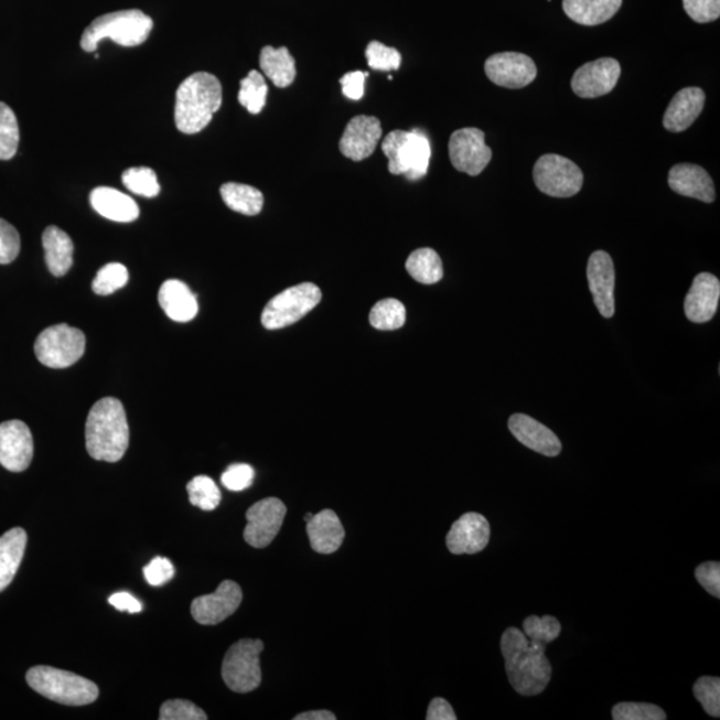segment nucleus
<instances>
[{
  "instance_id": "obj_33",
  "label": "nucleus",
  "mask_w": 720,
  "mask_h": 720,
  "mask_svg": "<svg viewBox=\"0 0 720 720\" xmlns=\"http://www.w3.org/2000/svg\"><path fill=\"white\" fill-rule=\"evenodd\" d=\"M369 323L382 331H393L405 326L406 308L398 299L387 298L374 305L369 312Z\"/></svg>"
},
{
  "instance_id": "obj_22",
  "label": "nucleus",
  "mask_w": 720,
  "mask_h": 720,
  "mask_svg": "<svg viewBox=\"0 0 720 720\" xmlns=\"http://www.w3.org/2000/svg\"><path fill=\"white\" fill-rule=\"evenodd\" d=\"M668 186L679 195L705 203L716 201V186L709 172L698 164L679 163L668 172Z\"/></svg>"
},
{
  "instance_id": "obj_27",
  "label": "nucleus",
  "mask_w": 720,
  "mask_h": 720,
  "mask_svg": "<svg viewBox=\"0 0 720 720\" xmlns=\"http://www.w3.org/2000/svg\"><path fill=\"white\" fill-rule=\"evenodd\" d=\"M42 244L44 258L54 277H65L73 266L74 245L72 238L60 227L44 229Z\"/></svg>"
},
{
  "instance_id": "obj_36",
  "label": "nucleus",
  "mask_w": 720,
  "mask_h": 720,
  "mask_svg": "<svg viewBox=\"0 0 720 720\" xmlns=\"http://www.w3.org/2000/svg\"><path fill=\"white\" fill-rule=\"evenodd\" d=\"M19 144V126L14 111L0 101V161L14 158Z\"/></svg>"
},
{
  "instance_id": "obj_35",
  "label": "nucleus",
  "mask_w": 720,
  "mask_h": 720,
  "mask_svg": "<svg viewBox=\"0 0 720 720\" xmlns=\"http://www.w3.org/2000/svg\"><path fill=\"white\" fill-rule=\"evenodd\" d=\"M187 493L191 505L203 509V512H213L221 505V490L212 477L206 475L195 476L187 484Z\"/></svg>"
},
{
  "instance_id": "obj_44",
  "label": "nucleus",
  "mask_w": 720,
  "mask_h": 720,
  "mask_svg": "<svg viewBox=\"0 0 720 720\" xmlns=\"http://www.w3.org/2000/svg\"><path fill=\"white\" fill-rule=\"evenodd\" d=\"M255 471L250 464L237 463L229 466L225 473L222 474L221 481L223 486L229 492H244V490L251 487L254 482Z\"/></svg>"
},
{
  "instance_id": "obj_24",
  "label": "nucleus",
  "mask_w": 720,
  "mask_h": 720,
  "mask_svg": "<svg viewBox=\"0 0 720 720\" xmlns=\"http://www.w3.org/2000/svg\"><path fill=\"white\" fill-rule=\"evenodd\" d=\"M312 550L320 554H333L341 549L344 540V527L333 509H322L312 516L305 526Z\"/></svg>"
},
{
  "instance_id": "obj_12",
  "label": "nucleus",
  "mask_w": 720,
  "mask_h": 720,
  "mask_svg": "<svg viewBox=\"0 0 720 720\" xmlns=\"http://www.w3.org/2000/svg\"><path fill=\"white\" fill-rule=\"evenodd\" d=\"M287 508L278 498H266L247 509V526L244 537L254 549H265L271 545L282 528Z\"/></svg>"
},
{
  "instance_id": "obj_7",
  "label": "nucleus",
  "mask_w": 720,
  "mask_h": 720,
  "mask_svg": "<svg viewBox=\"0 0 720 720\" xmlns=\"http://www.w3.org/2000/svg\"><path fill=\"white\" fill-rule=\"evenodd\" d=\"M265 648L259 640H240L228 648L222 665V678L229 690L247 694L262 684L259 656Z\"/></svg>"
},
{
  "instance_id": "obj_3",
  "label": "nucleus",
  "mask_w": 720,
  "mask_h": 720,
  "mask_svg": "<svg viewBox=\"0 0 720 720\" xmlns=\"http://www.w3.org/2000/svg\"><path fill=\"white\" fill-rule=\"evenodd\" d=\"M222 106V85L215 75L195 73L176 92L175 125L183 133L201 132Z\"/></svg>"
},
{
  "instance_id": "obj_21",
  "label": "nucleus",
  "mask_w": 720,
  "mask_h": 720,
  "mask_svg": "<svg viewBox=\"0 0 720 720\" xmlns=\"http://www.w3.org/2000/svg\"><path fill=\"white\" fill-rule=\"evenodd\" d=\"M720 298V282L716 276L702 272L694 279L686 297L685 312L688 321L706 323L716 316Z\"/></svg>"
},
{
  "instance_id": "obj_40",
  "label": "nucleus",
  "mask_w": 720,
  "mask_h": 720,
  "mask_svg": "<svg viewBox=\"0 0 720 720\" xmlns=\"http://www.w3.org/2000/svg\"><path fill=\"white\" fill-rule=\"evenodd\" d=\"M368 67L377 72H391L398 69L401 55L397 49L387 47L384 43L374 41L366 49Z\"/></svg>"
},
{
  "instance_id": "obj_43",
  "label": "nucleus",
  "mask_w": 720,
  "mask_h": 720,
  "mask_svg": "<svg viewBox=\"0 0 720 720\" xmlns=\"http://www.w3.org/2000/svg\"><path fill=\"white\" fill-rule=\"evenodd\" d=\"M21 251V237L14 226L0 219V265L14 262Z\"/></svg>"
},
{
  "instance_id": "obj_51",
  "label": "nucleus",
  "mask_w": 720,
  "mask_h": 720,
  "mask_svg": "<svg viewBox=\"0 0 720 720\" xmlns=\"http://www.w3.org/2000/svg\"><path fill=\"white\" fill-rule=\"evenodd\" d=\"M336 717L333 712L327 710H315L298 713L294 720H335Z\"/></svg>"
},
{
  "instance_id": "obj_16",
  "label": "nucleus",
  "mask_w": 720,
  "mask_h": 720,
  "mask_svg": "<svg viewBox=\"0 0 720 720\" xmlns=\"http://www.w3.org/2000/svg\"><path fill=\"white\" fill-rule=\"evenodd\" d=\"M240 585L234 581H223L214 594L202 595L191 603V615L203 626H215L232 616L240 606Z\"/></svg>"
},
{
  "instance_id": "obj_10",
  "label": "nucleus",
  "mask_w": 720,
  "mask_h": 720,
  "mask_svg": "<svg viewBox=\"0 0 720 720\" xmlns=\"http://www.w3.org/2000/svg\"><path fill=\"white\" fill-rule=\"evenodd\" d=\"M534 182L541 193L552 197H571L583 186V172L562 155L546 154L534 165Z\"/></svg>"
},
{
  "instance_id": "obj_5",
  "label": "nucleus",
  "mask_w": 720,
  "mask_h": 720,
  "mask_svg": "<svg viewBox=\"0 0 720 720\" xmlns=\"http://www.w3.org/2000/svg\"><path fill=\"white\" fill-rule=\"evenodd\" d=\"M31 688L42 697L66 706L92 705L99 697L94 681L50 666H36L25 674Z\"/></svg>"
},
{
  "instance_id": "obj_8",
  "label": "nucleus",
  "mask_w": 720,
  "mask_h": 720,
  "mask_svg": "<svg viewBox=\"0 0 720 720\" xmlns=\"http://www.w3.org/2000/svg\"><path fill=\"white\" fill-rule=\"evenodd\" d=\"M322 301V291L314 283L290 287L273 297L262 312V324L267 330L291 326L308 315Z\"/></svg>"
},
{
  "instance_id": "obj_1",
  "label": "nucleus",
  "mask_w": 720,
  "mask_h": 720,
  "mask_svg": "<svg viewBox=\"0 0 720 720\" xmlns=\"http://www.w3.org/2000/svg\"><path fill=\"white\" fill-rule=\"evenodd\" d=\"M562 631L556 616L531 615L524 621V631L509 627L503 633L501 649L505 658L509 685L524 697H535L546 690L552 667L546 647Z\"/></svg>"
},
{
  "instance_id": "obj_15",
  "label": "nucleus",
  "mask_w": 720,
  "mask_h": 720,
  "mask_svg": "<svg viewBox=\"0 0 720 720\" xmlns=\"http://www.w3.org/2000/svg\"><path fill=\"white\" fill-rule=\"evenodd\" d=\"M34 456V439L22 420L0 425V464L12 473L28 470Z\"/></svg>"
},
{
  "instance_id": "obj_45",
  "label": "nucleus",
  "mask_w": 720,
  "mask_h": 720,
  "mask_svg": "<svg viewBox=\"0 0 720 720\" xmlns=\"http://www.w3.org/2000/svg\"><path fill=\"white\" fill-rule=\"evenodd\" d=\"M684 8L697 23H710L720 17V0H684Z\"/></svg>"
},
{
  "instance_id": "obj_25",
  "label": "nucleus",
  "mask_w": 720,
  "mask_h": 720,
  "mask_svg": "<svg viewBox=\"0 0 720 720\" xmlns=\"http://www.w3.org/2000/svg\"><path fill=\"white\" fill-rule=\"evenodd\" d=\"M159 304L170 320L186 323L193 321L200 311L196 297L186 283L178 279L165 280L159 290Z\"/></svg>"
},
{
  "instance_id": "obj_4",
  "label": "nucleus",
  "mask_w": 720,
  "mask_h": 720,
  "mask_svg": "<svg viewBox=\"0 0 720 720\" xmlns=\"http://www.w3.org/2000/svg\"><path fill=\"white\" fill-rule=\"evenodd\" d=\"M154 22L140 10H125L101 15L88 25L82 35L80 46L95 53L98 43L111 40L123 47H137L148 41Z\"/></svg>"
},
{
  "instance_id": "obj_42",
  "label": "nucleus",
  "mask_w": 720,
  "mask_h": 720,
  "mask_svg": "<svg viewBox=\"0 0 720 720\" xmlns=\"http://www.w3.org/2000/svg\"><path fill=\"white\" fill-rule=\"evenodd\" d=\"M161 720H206V712L190 700L172 699L164 702L159 712Z\"/></svg>"
},
{
  "instance_id": "obj_39",
  "label": "nucleus",
  "mask_w": 720,
  "mask_h": 720,
  "mask_svg": "<svg viewBox=\"0 0 720 720\" xmlns=\"http://www.w3.org/2000/svg\"><path fill=\"white\" fill-rule=\"evenodd\" d=\"M692 691L710 717H720V679L718 677L699 678L694 685Z\"/></svg>"
},
{
  "instance_id": "obj_29",
  "label": "nucleus",
  "mask_w": 720,
  "mask_h": 720,
  "mask_svg": "<svg viewBox=\"0 0 720 720\" xmlns=\"http://www.w3.org/2000/svg\"><path fill=\"white\" fill-rule=\"evenodd\" d=\"M622 0H563V11L571 21L582 25L606 23L620 11Z\"/></svg>"
},
{
  "instance_id": "obj_41",
  "label": "nucleus",
  "mask_w": 720,
  "mask_h": 720,
  "mask_svg": "<svg viewBox=\"0 0 720 720\" xmlns=\"http://www.w3.org/2000/svg\"><path fill=\"white\" fill-rule=\"evenodd\" d=\"M666 712L659 706L649 703H617L613 709L615 720H665Z\"/></svg>"
},
{
  "instance_id": "obj_19",
  "label": "nucleus",
  "mask_w": 720,
  "mask_h": 720,
  "mask_svg": "<svg viewBox=\"0 0 720 720\" xmlns=\"http://www.w3.org/2000/svg\"><path fill=\"white\" fill-rule=\"evenodd\" d=\"M490 524L483 515L468 513L461 516L445 538V545L454 556L481 552L486 549L490 541Z\"/></svg>"
},
{
  "instance_id": "obj_50",
  "label": "nucleus",
  "mask_w": 720,
  "mask_h": 720,
  "mask_svg": "<svg viewBox=\"0 0 720 720\" xmlns=\"http://www.w3.org/2000/svg\"><path fill=\"white\" fill-rule=\"evenodd\" d=\"M108 602L119 611H127L130 614H138L143 610L142 603L133 598L129 592H117L108 599Z\"/></svg>"
},
{
  "instance_id": "obj_20",
  "label": "nucleus",
  "mask_w": 720,
  "mask_h": 720,
  "mask_svg": "<svg viewBox=\"0 0 720 720\" xmlns=\"http://www.w3.org/2000/svg\"><path fill=\"white\" fill-rule=\"evenodd\" d=\"M508 430L526 445L527 449L539 452L545 456H558L562 451V442L554 432L526 413H514L508 419Z\"/></svg>"
},
{
  "instance_id": "obj_6",
  "label": "nucleus",
  "mask_w": 720,
  "mask_h": 720,
  "mask_svg": "<svg viewBox=\"0 0 720 720\" xmlns=\"http://www.w3.org/2000/svg\"><path fill=\"white\" fill-rule=\"evenodd\" d=\"M382 150L388 159V171L394 175H406L409 181H419L429 171L431 146L420 130H395L388 133Z\"/></svg>"
},
{
  "instance_id": "obj_18",
  "label": "nucleus",
  "mask_w": 720,
  "mask_h": 720,
  "mask_svg": "<svg viewBox=\"0 0 720 720\" xmlns=\"http://www.w3.org/2000/svg\"><path fill=\"white\" fill-rule=\"evenodd\" d=\"M382 138L380 120L367 115H359L350 120L340 142L344 157L354 162L365 161L374 154Z\"/></svg>"
},
{
  "instance_id": "obj_2",
  "label": "nucleus",
  "mask_w": 720,
  "mask_h": 720,
  "mask_svg": "<svg viewBox=\"0 0 720 720\" xmlns=\"http://www.w3.org/2000/svg\"><path fill=\"white\" fill-rule=\"evenodd\" d=\"M130 429L122 401L104 398L93 406L86 422V449L95 461L119 462L129 449Z\"/></svg>"
},
{
  "instance_id": "obj_48",
  "label": "nucleus",
  "mask_w": 720,
  "mask_h": 720,
  "mask_svg": "<svg viewBox=\"0 0 720 720\" xmlns=\"http://www.w3.org/2000/svg\"><path fill=\"white\" fill-rule=\"evenodd\" d=\"M367 76V73L362 72L343 75L340 82L344 97L352 100H361L363 95H365V82Z\"/></svg>"
},
{
  "instance_id": "obj_30",
  "label": "nucleus",
  "mask_w": 720,
  "mask_h": 720,
  "mask_svg": "<svg viewBox=\"0 0 720 720\" xmlns=\"http://www.w3.org/2000/svg\"><path fill=\"white\" fill-rule=\"evenodd\" d=\"M259 65L267 78L279 88L289 87L295 80V60L287 47H264L262 53H260Z\"/></svg>"
},
{
  "instance_id": "obj_9",
  "label": "nucleus",
  "mask_w": 720,
  "mask_h": 720,
  "mask_svg": "<svg viewBox=\"0 0 720 720\" xmlns=\"http://www.w3.org/2000/svg\"><path fill=\"white\" fill-rule=\"evenodd\" d=\"M35 355L50 368H67L78 362L86 350V336L79 329L56 324L36 337Z\"/></svg>"
},
{
  "instance_id": "obj_11",
  "label": "nucleus",
  "mask_w": 720,
  "mask_h": 720,
  "mask_svg": "<svg viewBox=\"0 0 720 720\" xmlns=\"http://www.w3.org/2000/svg\"><path fill=\"white\" fill-rule=\"evenodd\" d=\"M449 154L455 170L470 176L480 175L493 158L492 149L484 142V132L474 127L452 133Z\"/></svg>"
},
{
  "instance_id": "obj_38",
  "label": "nucleus",
  "mask_w": 720,
  "mask_h": 720,
  "mask_svg": "<svg viewBox=\"0 0 720 720\" xmlns=\"http://www.w3.org/2000/svg\"><path fill=\"white\" fill-rule=\"evenodd\" d=\"M122 182L131 193L140 196L154 197L161 193V186H159L155 171L149 168L126 170L122 175Z\"/></svg>"
},
{
  "instance_id": "obj_31",
  "label": "nucleus",
  "mask_w": 720,
  "mask_h": 720,
  "mask_svg": "<svg viewBox=\"0 0 720 720\" xmlns=\"http://www.w3.org/2000/svg\"><path fill=\"white\" fill-rule=\"evenodd\" d=\"M223 202L233 212L254 216L262 212L265 196L258 189L241 183H225L221 187Z\"/></svg>"
},
{
  "instance_id": "obj_49",
  "label": "nucleus",
  "mask_w": 720,
  "mask_h": 720,
  "mask_svg": "<svg viewBox=\"0 0 720 720\" xmlns=\"http://www.w3.org/2000/svg\"><path fill=\"white\" fill-rule=\"evenodd\" d=\"M427 720H456L454 710L448 700L443 698H436L431 700L429 710H427Z\"/></svg>"
},
{
  "instance_id": "obj_37",
  "label": "nucleus",
  "mask_w": 720,
  "mask_h": 720,
  "mask_svg": "<svg viewBox=\"0 0 720 720\" xmlns=\"http://www.w3.org/2000/svg\"><path fill=\"white\" fill-rule=\"evenodd\" d=\"M129 282V271L120 264H108L98 271L93 282L95 294L111 295L115 291L123 289Z\"/></svg>"
},
{
  "instance_id": "obj_52",
  "label": "nucleus",
  "mask_w": 720,
  "mask_h": 720,
  "mask_svg": "<svg viewBox=\"0 0 720 720\" xmlns=\"http://www.w3.org/2000/svg\"><path fill=\"white\" fill-rule=\"evenodd\" d=\"M314 516V514L309 513L308 515L304 516L305 524Z\"/></svg>"
},
{
  "instance_id": "obj_23",
  "label": "nucleus",
  "mask_w": 720,
  "mask_h": 720,
  "mask_svg": "<svg viewBox=\"0 0 720 720\" xmlns=\"http://www.w3.org/2000/svg\"><path fill=\"white\" fill-rule=\"evenodd\" d=\"M706 95L702 88L687 87L678 92L668 105L665 117V129L681 132L688 129L703 111Z\"/></svg>"
},
{
  "instance_id": "obj_17",
  "label": "nucleus",
  "mask_w": 720,
  "mask_h": 720,
  "mask_svg": "<svg viewBox=\"0 0 720 720\" xmlns=\"http://www.w3.org/2000/svg\"><path fill=\"white\" fill-rule=\"evenodd\" d=\"M588 279L592 299L603 318L615 314V267L606 251H595L588 265Z\"/></svg>"
},
{
  "instance_id": "obj_26",
  "label": "nucleus",
  "mask_w": 720,
  "mask_h": 720,
  "mask_svg": "<svg viewBox=\"0 0 720 720\" xmlns=\"http://www.w3.org/2000/svg\"><path fill=\"white\" fill-rule=\"evenodd\" d=\"M92 206L99 215L119 223L138 219L139 207L129 195L111 187H97L90 195Z\"/></svg>"
},
{
  "instance_id": "obj_34",
  "label": "nucleus",
  "mask_w": 720,
  "mask_h": 720,
  "mask_svg": "<svg viewBox=\"0 0 720 720\" xmlns=\"http://www.w3.org/2000/svg\"><path fill=\"white\" fill-rule=\"evenodd\" d=\"M267 93H269V87H267L264 75L257 69H252L245 79L240 80L238 100L241 106L247 108L248 112L259 114L266 106Z\"/></svg>"
},
{
  "instance_id": "obj_46",
  "label": "nucleus",
  "mask_w": 720,
  "mask_h": 720,
  "mask_svg": "<svg viewBox=\"0 0 720 720\" xmlns=\"http://www.w3.org/2000/svg\"><path fill=\"white\" fill-rule=\"evenodd\" d=\"M146 581L154 588L168 583L175 576L174 566L168 558L157 557L143 569Z\"/></svg>"
},
{
  "instance_id": "obj_28",
  "label": "nucleus",
  "mask_w": 720,
  "mask_h": 720,
  "mask_svg": "<svg viewBox=\"0 0 720 720\" xmlns=\"http://www.w3.org/2000/svg\"><path fill=\"white\" fill-rule=\"evenodd\" d=\"M25 546H28V534L21 527L12 528L0 537V592L14 581Z\"/></svg>"
},
{
  "instance_id": "obj_14",
  "label": "nucleus",
  "mask_w": 720,
  "mask_h": 720,
  "mask_svg": "<svg viewBox=\"0 0 720 720\" xmlns=\"http://www.w3.org/2000/svg\"><path fill=\"white\" fill-rule=\"evenodd\" d=\"M487 78L496 86L524 88L537 78L538 69L530 56L520 53H499L484 63Z\"/></svg>"
},
{
  "instance_id": "obj_13",
  "label": "nucleus",
  "mask_w": 720,
  "mask_h": 720,
  "mask_svg": "<svg viewBox=\"0 0 720 720\" xmlns=\"http://www.w3.org/2000/svg\"><path fill=\"white\" fill-rule=\"evenodd\" d=\"M621 73L620 62L614 57H601L585 63L572 76V92L584 99L603 97L614 90Z\"/></svg>"
},
{
  "instance_id": "obj_32",
  "label": "nucleus",
  "mask_w": 720,
  "mask_h": 720,
  "mask_svg": "<svg viewBox=\"0 0 720 720\" xmlns=\"http://www.w3.org/2000/svg\"><path fill=\"white\" fill-rule=\"evenodd\" d=\"M406 270L412 279L422 284H436L443 278V264L432 248H419L411 252L406 262Z\"/></svg>"
},
{
  "instance_id": "obj_47",
  "label": "nucleus",
  "mask_w": 720,
  "mask_h": 720,
  "mask_svg": "<svg viewBox=\"0 0 720 720\" xmlns=\"http://www.w3.org/2000/svg\"><path fill=\"white\" fill-rule=\"evenodd\" d=\"M696 578L712 597L720 598V563L706 562L697 567Z\"/></svg>"
}]
</instances>
